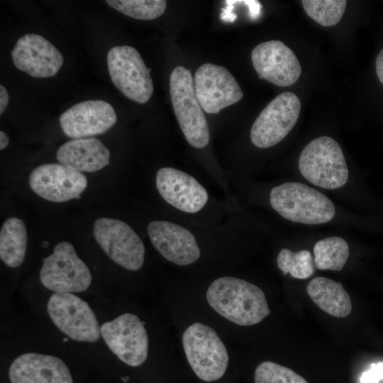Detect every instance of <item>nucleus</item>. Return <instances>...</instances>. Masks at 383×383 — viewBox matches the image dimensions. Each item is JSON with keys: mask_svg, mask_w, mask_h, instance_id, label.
Here are the masks:
<instances>
[{"mask_svg": "<svg viewBox=\"0 0 383 383\" xmlns=\"http://www.w3.org/2000/svg\"><path fill=\"white\" fill-rule=\"evenodd\" d=\"M170 92L174 114L187 142L196 148L206 147L210 140L208 123L197 99L191 72L176 67L170 77Z\"/></svg>", "mask_w": 383, "mask_h": 383, "instance_id": "20e7f679", "label": "nucleus"}, {"mask_svg": "<svg viewBox=\"0 0 383 383\" xmlns=\"http://www.w3.org/2000/svg\"><path fill=\"white\" fill-rule=\"evenodd\" d=\"M253 67L260 79L279 87H289L300 77L301 68L294 52L283 42L270 40L260 43L251 54Z\"/></svg>", "mask_w": 383, "mask_h": 383, "instance_id": "4468645a", "label": "nucleus"}, {"mask_svg": "<svg viewBox=\"0 0 383 383\" xmlns=\"http://www.w3.org/2000/svg\"><path fill=\"white\" fill-rule=\"evenodd\" d=\"M48 245V243L47 241H43V242L42 243V246H43V248H46Z\"/></svg>", "mask_w": 383, "mask_h": 383, "instance_id": "f704fd0d", "label": "nucleus"}, {"mask_svg": "<svg viewBox=\"0 0 383 383\" xmlns=\"http://www.w3.org/2000/svg\"><path fill=\"white\" fill-rule=\"evenodd\" d=\"M301 101L294 93L285 91L272 99L253 123L250 137L259 148H267L281 142L295 126Z\"/></svg>", "mask_w": 383, "mask_h": 383, "instance_id": "9d476101", "label": "nucleus"}, {"mask_svg": "<svg viewBox=\"0 0 383 383\" xmlns=\"http://www.w3.org/2000/svg\"><path fill=\"white\" fill-rule=\"evenodd\" d=\"M9 101V96L6 89L2 85H0V114L1 115L5 111Z\"/></svg>", "mask_w": 383, "mask_h": 383, "instance_id": "7c9ffc66", "label": "nucleus"}, {"mask_svg": "<svg viewBox=\"0 0 383 383\" xmlns=\"http://www.w3.org/2000/svg\"><path fill=\"white\" fill-rule=\"evenodd\" d=\"M29 185L40 197L52 202L79 199L87 186V177L62 164H43L30 174Z\"/></svg>", "mask_w": 383, "mask_h": 383, "instance_id": "ddd939ff", "label": "nucleus"}, {"mask_svg": "<svg viewBox=\"0 0 383 383\" xmlns=\"http://www.w3.org/2000/svg\"><path fill=\"white\" fill-rule=\"evenodd\" d=\"M27 231L24 222L11 217L3 223L0 231V257L10 267L20 266L26 256Z\"/></svg>", "mask_w": 383, "mask_h": 383, "instance_id": "4be33fe9", "label": "nucleus"}, {"mask_svg": "<svg viewBox=\"0 0 383 383\" xmlns=\"http://www.w3.org/2000/svg\"><path fill=\"white\" fill-rule=\"evenodd\" d=\"M93 233L101 249L116 264L131 271L138 270L143 265L144 244L126 223L99 218L94 221Z\"/></svg>", "mask_w": 383, "mask_h": 383, "instance_id": "1a4fd4ad", "label": "nucleus"}, {"mask_svg": "<svg viewBox=\"0 0 383 383\" xmlns=\"http://www.w3.org/2000/svg\"><path fill=\"white\" fill-rule=\"evenodd\" d=\"M9 139L6 133L2 131H0V150H2L7 147Z\"/></svg>", "mask_w": 383, "mask_h": 383, "instance_id": "473e14b6", "label": "nucleus"}, {"mask_svg": "<svg viewBox=\"0 0 383 383\" xmlns=\"http://www.w3.org/2000/svg\"><path fill=\"white\" fill-rule=\"evenodd\" d=\"M270 202L285 219L304 224L327 223L335 213L333 203L326 196L299 182H286L273 187Z\"/></svg>", "mask_w": 383, "mask_h": 383, "instance_id": "f03ea898", "label": "nucleus"}, {"mask_svg": "<svg viewBox=\"0 0 383 383\" xmlns=\"http://www.w3.org/2000/svg\"><path fill=\"white\" fill-rule=\"evenodd\" d=\"M48 313L55 326L74 340L94 343L101 327L89 304L72 293H54L48 300Z\"/></svg>", "mask_w": 383, "mask_h": 383, "instance_id": "6e6552de", "label": "nucleus"}, {"mask_svg": "<svg viewBox=\"0 0 383 383\" xmlns=\"http://www.w3.org/2000/svg\"><path fill=\"white\" fill-rule=\"evenodd\" d=\"M157 189L172 206L189 213L201 210L207 204L206 189L192 175L176 168L166 167L156 173Z\"/></svg>", "mask_w": 383, "mask_h": 383, "instance_id": "f3484780", "label": "nucleus"}, {"mask_svg": "<svg viewBox=\"0 0 383 383\" xmlns=\"http://www.w3.org/2000/svg\"><path fill=\"white\" fill-rule=\"evenodd\" d=\"M106 60L111 79L122 94L139 104L149 101L154 90L151 70L135 48L113 47L108 52Z\"/></svg>", "mask_w": 383, "mask_h": 383, "instance_id": "0eeeda50", "label": "nucleus"}, {"mask_svg": "<svg viewBox=\"0 0 383 383\" xmlns=\"http://www.w3.org/2000/svg\"><path fill=\"white\" fill-rule=\"evenodd\" d=\"M101 335L111 351L124 363L138 367L145 362L148 336L136 315L125 313L103 323Z\"/></svg>", "mask_w": 383, "mask_h": 383, "instance_id": "9b49d317", "label": "nucleus"}, {"mask_svg": "<svg viewBox=\"0 0 383 383\" xmlns=\"http://www.w3.org/2000/svg\"><path fill=\"white\" fill-rule=\"evenodd\" d=\"M121 379H122L123 382H126L128 381L129 377L128 376L123 377H121Z\"/></svg>", "mask_w": 383, "mask_h": 383, "instance_id": "72a5a7b5", "label": "nucleus"}, {"mask_svg": "<svg viewBox=\"0 0 383 383\" xmlns=\"http://www.w3.org/2000/svg\"><path fill=\"white\" fill-rule=\"evenodd\" d=\"M91 279L88 267L67 241L57 243L52 253L43 260L40 282L55 293L82 292L89 287Z\"/></svg>", "mask_w": 383, "mask_h": 383, "instance_id": "423d86ee", "label": "nucleus"}, {"mask_svg": "<svg viewBox=\"0 0 383 383\" xmlns=\"http://www.w3.org/2000/svg\"><path fill=\"white\" fill-rule=\"evenodd\" d=\"M306 292L318 308L332 316L345 318L351 312L350 296L340 282L317 277L308 284Z\"/></svg>", "mask_w": 383, "mask_h": 383, "instance_id": "412c9836", "label": "nucleus"}, {"mask_svg": "<svg viewBox=\"0 0 383 383\" xmlns=\"http://www.w3.org/2000/svg\"><path fill=\"white\" fill-rule=\"evenodd\" d=\"M241 3L246 4L249 8L250 16L255 19L260 13L261 5L257 1H240Z\"/></svg>", "mask_w": 383, "mask_h": 383, "instance_id": "c756f323", "label": "nucleus"}, {"mask_svg": "<svg viewBox=\"0 0 383 383\" xmlns=\"http://www.w3.org/2000/svg\"><path fill=\"white\" fill-rule=\"evenodd\" d=\"M110 156L109 150L96 138L70 140L56 153L60 164L80 172L103 169L109 164Z\"/></svg>", "mask_w": 383, "mask_h": 383, "instance_id": "aec40b11", "label": "nucleus"}, {"mask_svg": "<svg viewBox=\"0 0 383 383\" xmlns=\"http://www.w3.org/2000/svg\"><path fill=\"white\" fill-rule=\"evenodd\" d=\"M106 2L121 13L139 20L157 18L167 7L165 0H107Z\"/></svg>", "mask_w": 383, "mask_h": 383, "instance_id": "a878e982", "label": "nucleus"}, {"mask_svg": "<svg viewBox=\"0 0 383 383\" xmlns=\"http://www.w3.org/2000/svg\"><path fill=\"white\" fill-rule=\"evenodd\" d=\"M147 231L155 248L175 265H191L201 255L194 235L182 226L167 221H153L149 223Z\"/></svg>", "mask_w": 383, "mask_h": 383, "instance_id": "a211bd4d", "label": "nucleus"}, {"mask_svg": "<svg viewBox=\"0 0 383 383\" xmlns=\"http://www.w3.org/2000/svg\"><path fill=\"white\" fill-rule=\"evenodd\" d=\"M301 175L310 183L326 189L344 186L348 169L340 145L332 138L321 136L308 143L299 158Z\"/></svg>", "mask_w": 383, "mask_h": 383, "instance_id": "7ed1b4c3", "label": "nucleus"}, {"mask_svg": "<svg viewBox=\"0 0 383 383\" xmlns=\"http://www.w3.org/2000/svg\"><path fill=\"white\" fill-rule=\"evenodd\" d=\"M277 264L284 275L289 274L292 277L304 279L315 272L313 257L308 250L293 252L282 248L277 257Z\"/></svg>", "mask_w": 383, "mask_h": 383, "instance_id": "b1692460", "label": "nucleus"}, {"mask_svg": "<svg viewBox=\"0 0 383 383\" xmlns=\"http://www.w3.org/2000/svg\"><path fill=\"white\" fill-rule=\"evenodd\" d=\"M383 379V362L372 364L370 369L362 373L361 383H379Z\"/></svg>", "mask_w": 383, "mask_h": 383, "instance_id": "cd10ccee", "label": "nucleus"}, {"mask_svg": "<svg viewBox=\"0 0 383 383\" xmlns=\"http://www.w3.org/2000/svg\"><path fill=\"white\" fill-rule=\"evenodd\" d=\"M11 383H73L71 373L59 357L37 353L17 357L10 365Z\"/></svg>", "mask_w": 383, "mask_h": 383, "instance_id": "6ab92c4d", "label": "nucleus"}, {"mask_svg": "<svg viewBox=\"0 0 383 383\" xmlns=\"http://www.w3.org/2000/svg\"><path fill=\"white\" fill-rule=\"evenodd\" d=\"M182 344L187 361L199 378L213 382L223 377L229 357L213 328L201 323L192 324L183 333Z\"/></svg>", "mask_w": 383, "mask_h": 383, "instance_id": "39448f33", "label": "nucleus"}, {"mask_svg": "<svg viewBox=\"0 0 383 383\" xmlns=\"http://www.w3.org/2000/svg\"><path fill=\"white\" fill-rule=\"evenodd\" d=\"M313 255L318 270L340 271L349 257V246L343 238L327 237L315 243Z\"/></svg>", "mask_w": 383, "mask_h": 383, "instance_id": "5701e85b", "label": "nucleus"}, {"mask_svg": "<svg viewBox=\"0 0 383 383\" xmlns=\"http://www.w3.org/2000/svg\"><path fill=\"white\" fill-rule=\"evenodd\" d=\"M11 57L14 65L37 78L55 76L64 61L60 51L44 37L28 33L16 43Z\"/></svg>", "mask_w": 383, "mask_h": 383, "instance_id": "dca6fc26", "label": "nucleus"}, {"mask_svg": "<svg viewBox=\"0 0 383 383\" xmlns=\"http://www.w3.org/2000/svg\"><path fill=\"white\" fill-rule=\"evenodd\" d=\"M206 299L218 314L240 326L257 324L271 312L260 288L233 277L215 279L207 289Z\"/></svg>", "mask_w": 383, "mask_h": 383, "instance_id": "f257e3e1", "label": "nucleus"}, {"mask_svg": "<svg viewBox=\"0 0 383 383\" xmlns=\"http://www.w3.org/2000/svg\"><path fill=\"white\" fill-rule=\"evenodd\" d=\"M225 2L227 6L222 9V13L220 16L221 19L226 22H233L237 17L236 15L232 12L234 9L233 4L235 2L234 1H226Z\"/></svg>", "mask_w": 383, "mask_h": 383, "instance_id": "c85d7f7f", "label": "nucleus"}, {"mask_svg": "<svg viewBox=\"0 0 383 383\" xmlns=\"http://www.w3.org/2000/svg\"><path fill=\"white\" fill-rule=\"evenodd\" d=\"M375 69L378 79L383 84V49L379 52L376 58Z\"/></svg>", "mask_w": 383, "mask_h": 383, "instance_id": "2f4dec72", "label": "nucleus"}, {"mask_svg": "<svg viewBox=\"0 0 383 383\" xmlns=\"http://www.w3.org/2000/svg\"><path fill=\"white\" fill-rule=\"evenodd\" d=\"M255 383H309L292 369L272 361L260 363L255 371Z\"/></svg>", "mask_w": 383, "mask_h": 383, "instance_id": "bb28decb", "label": "nucleus"}, {"mask_svg": "<svg viewBox=\"0 0 383 383\" xmlns=\"http://www.w3.org/2000/svg\"><path fill=\"white\" fill-rule=\"evenodd\" d=\"M307 15L323 26H333L341 19L347 1L345 0H302Z\"/></svg>", "mask_w": 383, "mask_h": 383, "instance_id": "393cba45", "label": "nucleus"}, {"mask_svg": "<svg viewBox=\"0 0 383 383\" xmlns=\"http://www.w3.org/2000/svg\"><path fill=\"white\" fill-rule=\"evenodd\" d=\"M194 82L199 102L209 113H218L243 96L234 77L221 65H202L195 72Z\"/></svg>", "mask_w": 383, "mask_h": 383, "instance_id": "f8f14e48", "label": "nucleus"}, {"mask_svg": "<svg viewBox=\"0 0 383 383\" xmlns=\"http://www.w3.org/2000/svg\"><path fill=\"white\" fill-rule=\"evenodd\" d=\"M117 121L113 106L104 100L77 103L60 116L64 133L73 139L87 138L109 131Z\"/></svg>", "mask_w": 383, "mask_h": 383, "instance_id": "2eb2a0df", "label": "nucleus"}]
</instances>
